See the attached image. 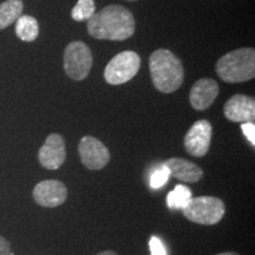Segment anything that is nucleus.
Instances as JSON below:
<instances>
[{
  "instance_id": "nucleus-1",
  "label": "nucleus",
  "mask_w": 255,
  "mask_h": 255,
  "mask_svg": "<svg viewBox=\"0 0 255 255\" xmlns=\"http://www.w3.org/2000/svg\"><path fill=\"white\" fill-rule=\"evenodd\" d=\"M135 18L121 5H110L96 12L88 20V32L101 40H126L135 33Z\"/></svg>"
},
{
  "instance_id": "nucleus-2",
  "label": "nucleus",
  "mask_w": 255,
  "mask_h": 255,
  "mask_svg": "<svg viewBox=\"0 0 255 255\" xmlns=\"http://www.w3.org/2000/svg\"><path fill=\"white\" fill-rule=\"evenodd\" d=\"M149 68L152 84L163 94L178 90L184 79L182 62L171 51L158 49L151 53Z\"/></svg>"
},
{
  "instance_id": "nucleus-3",
  "label": "nucleus",
  "mask_w": 255,
  "mask_h": 255,
  "mask_svg": "<svg viewBox=\"0 0 255 255\" xmlns=\"http://www.w3.org/2000/svg\"><path fill=\"white\" fill-rule=\"evenodd\" d=\"M216 73L226 83L248 82L255 77V50L242 47L226 53L216 63Z\"/></svg>"
},
{
  "instance_id": "nucleus-4",
  "label": "nucleus",
  "mask_w": 255,
  "mask_h": 255,
  "mask_svg": "<svg viewBox=\"0 0 255 255\" xmlns=\"http://www.w3.org/2000/svg\"><path fill=\"white\" fill-rule=\"evenodd\" d=\"M225 202L214 196L191 197L186 208H183L184 218L203 226H213L219 223L225 216Z\"/></svg>"
},
{
  "instance_id": "nucleus-5",
  "label": "nucleus",
  "mask_w": 255,
  "mask_h": 255,
  "mask_svg": "<svg viewBox=\"0 0 255 255\" xmlns=\"http://www.w3.org/2000/svg\"><path fill=\"white\" fill-rule=\"evenodd\" d=\"M141 68V58L133 51H123L110 60L104 78L111 85H122L135 77Z\"/></svg>"
},
{
  "instance_id": "nucleus-6",
  "label": "nucleus",
  "mask_w": 255,
  "mask_h": 255,
  "mask_svg": "<svg viewBox=\"0 0 255 255\" xmlns=\"http://www.w3.org/2000/svg\"><path fill=\"white\" fill-rule=\"evenodd\" d=\"M92 68V55L83 41H72L64 51V69L73 81H83Z\"/></svg>"
},
{
  "instance_id": "nucleus-7",
  "label": "nucleus",
  "mask_w": 255,
  "mask_h": 255,
  "mask_svg": "<svg viewBox=\"0 0 255 255\" xmlns=\"http://www.w3.org/2000/svg\"><path fill=\"white\" fill-rule=\"evenodd\" d=\"M212 136V124L207 120L197 121L184 136V148L194 157H203L209 151Z\"/></svg>"
},
{
  "instance_id": "nucleus-8",
  "label": "nucleus",
  "mask_w": 255,
  "mask_h": 255,
  "mask_svg": "<svg viewBox=\"0 0 255 255\" xmlns=\"http://www.w3.org/2000/svg\"><path fill=\"white\" fill-rule=\"evenodd\" d=\"M82 163L90 170H101L110 161L109 149L94 136H84L78 144Z\"/></svg>"
},
{
  "instance_id": "nucleus-9",
  "label": "nucleus",
  "mask_w": 255,
  "mask_h": 255,
  "mask_svg": "<svg viewBox=\"0 0 255 255\" xmlns=\"http://www.w3.org/2000/svg\"><path fill=\"white\" fill-rule=\"evenodd\" d=\"M32 195L39 206L56 208L62 206L68 199V188L60 181L45 180L36 184Z\"/></svg>"
},
{
  "instance_id": "nucleus-10",
  "label": "nucleus",
  "mask_w": 255,
  "mask_h": 255,
  "mask_svg": "<svg viewBox=\"0 0 255 255\" xmlns=\"http://www.w3.org/2000/svg\"><path fill=\"white\" fill-rule=\"evenodd\" d=\"M66 159V148L64 138L59 133H51L38 151V161L43 168L56 170Z\"/></svg>"
},
{
  "instance_id": "nucleus-11",
  "label": "nucleus",
  "mask_w": 255,
  "mask_h": 255,
  "mask_svg": "<svg viewBox=\"0 0 255 255\" xmlns=\"http://www.w3.org/2000/svg\"><path fill=\"white\" fill-rule=\"evenodd\" d=\"M223 114L231 122L241 124L254 122L255 102L250 96L237 94L226 102Z\"/></svg>"
},
{
  "instance_id": "nucleus-12",
  "label": "nucleus",
  "mask_w": 255,
  "mask_h": 255,
  "mask_svg": "<svg viewBox=\"0 0 255 255\" xmlns=\"http://www.w3.org/2000/svg\"><path fill=\"white\" fill-rule=\"evenodd\" d=\"M219 84L214 79H199L190 90V105L193 107V109L197 111H205L214 103L216 97L219 96Z\"/></svg>"
},
{
  "instance_id": "nucleus-13",
  "label": "nucleus",
  "mask_w": 255,
  "mask_h": 255,
  "mask_svg": "<svg viewBox=\"0 0 255 255\" xmlns=\"http://www.w3.org/2000/svg\"><path fill=\"white\" fill-rule=\"evenodd\" d=\"M165 167L175 178L189 183H196L203 177V170L199 165L180 157H171L165 161Z\"/></svg>"
},
{
  "instance_id": "nucleus-14",
  "label": "nucleus",
  "mask_w": 255,
  "mask_h": 255,
  "mask_svg": "<svg viewBox=\"0 0 255 255\" xmlns=\"http://www.w3.org/2000/svg\"><path fill=\"white\" fill-rule=\"evenodd\" d=\"M24 4L21 0H7L0 4V30L8 27L23 15Z\"/></svg>"
},
{
  "instance_id": "nucleus-15",
  "label": "nucleus",
  "mask_w": 255,
  "mask_h": 255,
  "mask_svg": "<svg viewBox=\"0 0 255 255\" xmlns=\"http://www.w3.org/2000/svg\"><path fill=\"white\" fill-rule=\"evenodd\" d=\"M15 34L23 41H33L39 36V24L31 15H20L15 21Z\"/></svg>"
},
{
  "instance_id": "nucleus-16",
  "label": "nucleus",
  "mask_w": 255,
  "mask_h": 255,
  "mask_svg": "<svg viewBox=\"0 0 255 255\" xmlns=\"http://www.w3.org/2000/svg\"><path fill=\"white\" fill-rule=\"evenodd\" d=\"M191 191L183 184H177L167 196V203L170 209H183L186 208L191 200Z\"/></svg>"
},
{
  "instance_id": "nucleus-17",
  "label": "nucleus",
  "mask_w": 255,
  "mask_h": 255,
  "mask_svg": "<svg viewBox=\"0 0 255 255\" xmlns=\"http://www.w3.org/2000/svg\"><path fill=\"white\" fill-rule=\"evenodd\" d=\"M96 13L95 0H78L72 8L71 17L76 21L89 20Z\"/></svg>"
},
{
  "instance_id": "nucleus-18",
  "label": "nucleus",
  "mask_w": 255,
  "mask_h": 255,
  "mask_svg": "<svg viewBox=\"0 0 255 255\" xmlns=\"http://www.w3.org/2000/svg\"><path fill=\"white\" fill-rule=\"evenodd\" d=\"M169 176H170V173H169L168 168L164 164L161 165L151 174L150 187L152 189H159V188L163 187L168 182Z\"/></svg>"
},
{
  "instance_id": "nucleus-19",
  "label": "nucleus",
  "mask_w": 255,
  "mask_h": 255,
  "mask_svg": "<svg viewBox=\"0 0 255 255\" xmlns=\"http://www.w3.org/2000/svg\"><path fill=\"white\" fill-rule=\"evenodd\" d=\"M149 247H150L151 255H167L163 242L157 237H151L150 241H149Z\"/></svg>"
},
{
  "instance_id": "nucleus-20",
  "label": "nucleus",
  "mask_w": 255,
  "mask_h": 255,
  "mask_svg": "<svg viewBox=\"0 0 255 255\" xmlns=\"http://www.w3.org/2000/svg\"><path fill=\"white\" fill-rule=\"evenodd\" d=\"M241 129L244 135L247 137L248 142L251 143L252 145H255V126L253 122H248V123H242L241 124Z\"/></svg>"
},
{
  "instance_id": "nucleus-21",
  "label": "nucleus",
  "mask_w": 255,
  "mask_h": 255,
  "mask_svg": "<svg viewBox=\"0 0 255 255\" xmlns=\"http://www.w3.org/2000/svg\"><path fill=\"white\" fill-rule=\"evenodd\" d=\"M11 253V244L5 238L0 237V255H9Z\"/></svg>"
},
{
  "instance_id": "nucleus-22",
  "label": "nucleus",
  "mask_w": 255,
  "mask_h": 255,
  "mask_svg": "<svg viewBox=\"0 0 255 255\" xmlns=\"http://www.w3.org/2000/svg\"><path fill=\"white\" fill-rule=\"evenodd\" d=\"M96 255H117V254L113 251H104V252H101V253H98Z\"/></svg>"
},
{
  "instance_id": "nucleus-23",
  "label": "nucleus",
  "mask_w": 255,
  "mask_h": 255,
  "mask_svg": "<svg viewBox=\"0 0 255 255\" xmlns=\"http://www.w3.org/2000/svg\"><path fill=\"white\" fill-rule=\"evenodd\" d=\"M216 255H240V254L235 253V252H223V253H220V254H216Z\"/></svg>"
},
{
  "instance_id": "nucleus-24",
  "label": "nucleus",
  "mask_w": 255,
  "mask_h": 255,
  "mask_svg": "<svg viewBox=\"0 0 255 255\" xmlns=\"http://www.w3.org/2000/svg\"><path fill=\"white\" fill-rule=\"evenodd\" d=\"M128 1H136V0H128Z\"/></svg>"
}]
</instances>
